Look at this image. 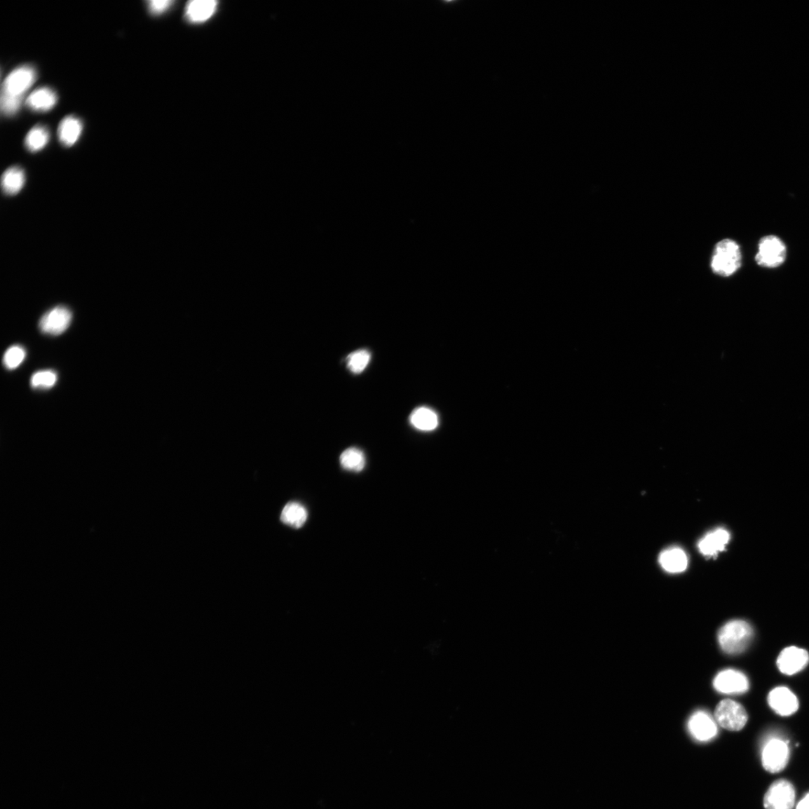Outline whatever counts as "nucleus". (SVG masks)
<instances>
[{"mask_svg":"<svg viewBox=\"0 0 809 809\" xmlns=\"http://www.w3.org/2000/svg\"><path fill=\"white\" fill-rule=\"evenodd\" d=\"M790 750L789 742L780 738H772L768 740L762 750L761 760L763 767L771 773H777L782 771L789 761Z\"/></svg>","mask_w":809,"mask_h":809,"instance_id":"5","label":"nucleus"},{"mask_svg":"<svg viewBox=\"0 0 809 809\" xmlns=\"http://www.w3.org/2000/svg\"><path fill=\"white\" fill-rule=\"evenodd\" d=\"M57 375L55 372L43 370L37 372L32 375L30 381L31 386L34 388L49 389L57 383Z\"/></svg>","mask_w":809,"mask_h":809,"instance_id":"24","label":"nucleus"},{"mask_svg":"<svg viewBox=\"0 0 809 809\" xmlns=\"http://www.w3.org/2000/svg\"><path fill=\"white\" fill-rule=\"evenodd\" d=\"M410 422L414 428L421 431H432L439 425L438 415L431 409L419 407L411 414Z\"/></svg>","mask_w":809,"mask_h":809,"instance_id":"18","label":"nucleus"},{"mask_svg":"<svg viewBox=\"0 0 809 809\" xmlns=\"http://www.w3.org/2000/svg\"><path fill=\"white\" fill-rule=\"evenodd\" d=\"M25 357L26 351L23 347L11 346L4 354V365L8 369H15L23 363Z\"/></svg>","mask_w":809,"mask_h":809,"instance_id":"25","label":"nucleus"},{"mask_svg":"<svg viewBox=\"0 0 809 809\" xmlns=\"http://www.w3.org/2000/svg\"><path fill=\"white\" fill-rule=\"evenodd\" d=\"M150 13L153 15H161L165 13L166 11L173 4L170 0H151L147 2Z\"/></svg>","mask_w":809,"mask_h":809,"instance_id":"27","label":"nucleus"},{"mask_svg":"<svg viewBox=\"0 0 809 809\" xmlns=\"http://www.w3.org/2000/svg\"><path fill=\"white\" fill-rule=\"evenodd\" d=\"M716 723L725 729L738 731L745 728L748 721L747 710L733 700L721 701L715 710Z\"/></svg>","mask_w":809,"mask_h":809,"instance_id":"4","label":"nucleus"},{"mask_svg":"<svg viewBox=\"0 0 809 809\" xmlns=\"http://www.w3.org/2000/svg\"><path fill=\"white\" fill-rule=\"evenodd\" d=\"M23 98L11 97L1 95V111L4 114L7 116H12L15 114L21 105Z\"/></svg>","mask_w":809,"mask_h":809,"instance_id":"26","label":"nucleus"},{"mask_svg":"<svg viewBox=\"0 0 809 809\" xmlns=\"http://www.w3.org/2000/svg\"><path fill=\"white\" fill-rule=\"evenodd\" d=\"M809 662L808 653L796 647L784 649L777 660L780 672L786 675H794L802 671Z\"/></svg>","mask_w":809,"mask_h":809,"instance_id":"10","label":"nucleus"},{"mask_svg":"<svg viewBox=\"0 0 809 809\" xmlns=\"http://www.w3.org/2000/svg\"><path fill=\"white\" fill-rule=\"evenodd\" d=\"M72 320V311L64 306H57L41 317L39 329L45 334L60 335L69 329Z\"/></svg>","mask_w":809,"mask_h":809,"instance_id":"8","label":"nucleus"},{"mask_svg":"<svg viewBox=\"0 0 809 809\" xmlns=\"http://www.w3.org/2000/svg\"><path fill=\"white\" fill-rule=\"evenodd\" d=\"M342 467L350 472H362L366 464L364 453L355 447L348 448L340 458Z\"/></svg>","mask_w":809,"mask_h":809,"instance_id":"21","label":"nucleus"},{"mask_svg":"<svg viewBox=\"0 0 809 809\" xmlns=\"http://www.w3.org/2000/svg\"><path fill=\"white\" fill-rule=\"evenodd\" d=\"M281 521L292 528H301L308 519L307 510L299 503L291 502L283 508Z\"/></svg>","mask_w":809,"mask_h":809,"instance_id":"20","label":"nucleus"},{"mask_svg":"<svg viewBox=\"0 0 809 809\" xmlns=\"http://www.w3.org/2000/svg\"><path fill=\"white\" fill-rule=\"evenodd\" d=\"M795 796L793 784L788 780H779L771 784L765 794L763 805L766 809H792Z\"/></svg>","mask_w":809,"mask_h":809,"instance_id":"7","label":"nucleus"},{"mask_svg":"<svg viewBox=\"0 0 809 809\" xmlns=\"http://www.w3.org/2000/svg\"><path fill=\"white\" fill-rule=\"evenodd\" d=\"M787 247L783 240L774 235L761 238L756 255L757 264L765 268H776L784 264Z\"/></svg>","mask_w":809,"mask_h":809,"instance_id":"3","label":"nucleus"},{"mask_svg":"<svg viewBox=\"0 0 809 809\" xmlns=\"http://www.w3.org/2000/svg\"><path fill=\"white\" fill-rule=\"evenodd\" d=\"M754 637V631L748 622L735 620L727 623L718 633V641L721 649L728 654L735 655L745 651Z\"/></svg>","mask_w":809,"mask_h":809,"instance_id":"2","label":"nucleus"},{"mask_svg":"<svg viewBox=\"0 0 809 809\" xmlns=\"http://www.w3.org/2000/svg\"><path fill=\"white\" fill-rule=\"evenodd\" d=\"M688 726L693 737L699 741L712 740L718 733L716 721L702 710L695 712L691 717Z\"/></svg>","mask_w":809,"mask_h":809,"instance_id":"12","label":"nucleus"},{"mask_svg":"<svg viewBox=\"0 0 809 809\" xmlns=\"http://www.w3.org/2000/svg\"><path fill=\"white\" fill-rule=\"evenodd\" d=\"M660 563L666 571L672 573H681L686 569L688 559L682 550L672 548L665 550L660 555Z\"/></svg>","mask_w":809,"mask_h":809,"instance_id":"17","label":"nucleus"},{"mask_svg":"<svg viewBox=\"0 0 809 809\" xmlns=\"http://www.w3.org/2000/svg\"><path fill=\"white\" fill-rule=\"evenodd\" d=\"M83 130L81 120L72 116L64 118L58 128V137L65 147H72L80 138Z\"/></svg>","mask_w":809,"mask_h":809,"instance_id":"16","label":"nucleus"},{"mask_svg":"<svg viewBox=\"0 0 809 809\" xmlns=\"http://www.w3.org/2000/svg\"><path fill=\"white\" fill-rule=\"evenodd\" d=\"M742 259L740 245L735 240L726 238L716 245L710 267L714 274L728 278L736 274L741 268Z\"/></svg>","mask_w":809,"mask_h":809,"instance_id":"1","label":"nucleus"},{"mask_svg":"<svg viewBox=\"0 0 809 809\" xmlns=\"http://www.w3.org/2000/svg\"><path fill=\"white\" fill-rule=\"evenodd\" d=\"M796 809H809V793L798 803Z\"/></svg>","mask_w":809,"mask_h":809,"instance_id":"28","label":"nucleus"},{"mask_svg":"<svg viewBox=\"0 0 809 809\" xmlns=\"http://www.w3.org/2000/svg\"><path fill=\"white\" fill-rule=\"evenodd\" d=\"M768 702L774 712L782 716H791L799 708L796 696L784 686L774 688L769 694Z\"/></svg>","mask_w":809,"mask_h":809,"instance_id":"11","label":"nucleus"},{"mask_svg":"<svg viewBox=\"0 0 809 809\" xmlns=\"http://www.w3.org/2000/svg\"><path fill=\"white\" fill-rule=\"evenodd\" d=\"M714 686L721 693L742 694L749 691V682L745 674L734 669H726L716 676Z\"/></svg>","mask_w":809,"mask_h":809,"instance_id":"9","label":"nucleus"},{"mask_svg":"<svg viewBox=\"0 0 809 809\" xmlns=\"http://www.w3.org/2000/svg\"><path fill=\"white\" fill-rule=\"evenodd\" d=\"M57 103V95L55 92L48 88V87H43L34 92H32L27 97L26 101L27 105L35 111L46 112L56 105Z\"/></svg>","mask_w":809,"mask_h":809,"instance_id":"15","label":"nucleus"},{"mask_svg":"<svg viewBox=\"0 0 809 809\" xmlns=\"http://www.w3.org/2000/svg\"><path fill=\"white\" fill-rule=\"evenodd\" d=\"M730 540L729 533L723 529H719L707 533L699 542L698 548L704 555L712 557L719 552L723 551Z\"/></svg>","mask_w":809,"mask_h":809,"instance_id":"13","label":"nucleus"},{"mask_svg":"<svg viewBox=\"0 0 809 809\" xmlns=\"http://www.w3.org/2000/svg\"><path fill=\"white\" fill-rule=\"evenodd\" d=\"M370 359L371 355L367 350H358L347 357V367L353 374H360L366 369Z\"/></svg>","mask_w":809,"mask_h":809,"instance_id":"23","label":"nucleus"},{"mask_svg":"<svg viewBox=\"0 0 809 809\" xmlns=\"http://www.w3.org/2000/svg\"><path fill=\"white\" fill-rule=\"evenodd\" d=\"M26 177L23 170L13 167L6 170L2 177V189L7 195H15L23 189Z\"/></svg>","mask_w":809,"mask_h":809,"instance_id":"19","label":"nucleus"},{"mask_svg":"<svg viewBox=\"0 0 809 809\" xmlns=\"http://www.w3.org/2000/svg\"><path fill=\"white\" fill-rule=\"evenodd\" d=\"M217 3L214 0H194L185 8V15L194 24L203 23L215 14Z\"/></svg>","mask_w":809,"mask_h":809,"instance_id":"14","label":"nucleus"},{"mask_svg":"<svg viewBox=\"0 0 809 809\" xmlns=\"http://www.w3.org/2000/svg\"><path fill=\"white\" fill-rule=\"evenodd\" d=\"M50 139L49 131L45 127L32 128L25 139V146L30 151H38L46 147Z\"/></svg>","mask_w":809,"mask_h":809,"instance_id":"22","label":"nucleus"},{"mask_svg":"<svg viewBox=\"0 0 809 809\" xmlns=\"http://www.w3.org/2000/svg\"><path fill=\"white\" fill-rule=\"evenodd\" d=\"M36 80V72L31 67H21L11 72L2 86L3 95L23 98Z\"/></svg>","mask_w":809,"mask_h":809,"instance_id":"6","label":"nucleus"}]
</instances>
